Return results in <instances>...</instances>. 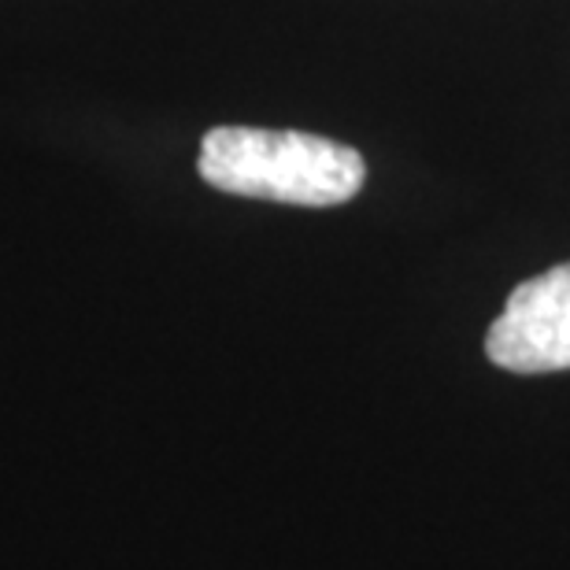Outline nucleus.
<instances>
[{"mask_svg":"<svg viewBox=\"0 0 570 570\" xmlns=\"http://www.w3.org/2000/svg\"><path fill=\"white\" fill-rule=\"evenodd\" d=\"M200 178L234 197L337 208L363 189L367 164L356 148L301 130L215 127L204 134Z\"/></svg>","mask_w":570,"mask_h":570,"instance_id":"f257e3e1","label":"nucleus"},{"mask_svg":"<svg viewBox=\"0 0 570 570\" xmlns=\"http://www.w3.org/2000/svg\"><path fill=\"white\" fill-rule=\"evenodd\" d=\"M485 356L511 374L570 371V264L527 278L485 334Z\"/></svg>","mask_w":570,"mask_h":570,"instance_id":"f03ea898","label":"nucleus"}]
</instances>
